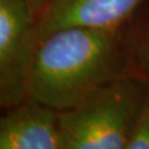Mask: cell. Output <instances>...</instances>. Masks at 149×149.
Instances as JSON below:
<instances>
[{
	"label": "cell",
	"instance_id": "1",
	"mask_svg": "<svg viewBox=\"0 0 149 149\" xmlns=\"http://www.w3.org/2000/svg\"><path fill=\"white\" fill-rule=\"evenodd\" d=\"M134 53L122 29L56 30L38 44L29 100L58 112L73 108L96 88L130 74Z\"/></svg>",
	"mask_w": 149,
	"mask_h": 149
},
{
	"label": "cell",
	"instance_id": "2",
	"mask_svg": "<svg viewBox=\"0 0 149 149\" xmlns=\"http://www.w3.org/2000/svg\"><path fill=\"white\" fill-rule=\"evenodd\" d=\"M149 102V87L127 74L59 112L61 149H126Z\"/></svg>",
	"mask_w": 149,
	"mask_h": 149
},
{
	"label": "cell",
	"instance_id": "3",
	"mask_svg": "<svg viewBox=\"0 0 149 149\" xmlns=\"http://www.w3.org/2000/svg\"><path fill=\"white\" fill-rule=\"evenodd\" d=\"M36 17L23 0H0V105L29 100V81L39 41Z\"/></svg>",
	"mask_w": 149,
	"mask_h": 149
},
{
	"label": "cell",
	"instance_id": "4",
	"mask_svg": "<svg viewBox=\"0 0 149 149\" xmlns=\"http://www.w3.org/2000/svg\"><path fill=\"white\" fill-rule=\"evenodd\" d=\"M144 0H51L36 19L38 41L64 28L120 29Z\"/></svg>",
	"mask_w": 149,
	"mask_h": 149
},
{
	"label": "cell",
	"instance_id": "5",
	"mask_svg": "<svg viewBox=\"0 0 149 149\" xmlns=\"http://www.w3.org/2000/svg\"><path fill=\"white\" fill-rule=\"evenodd\" d=\"M0 118V149H61L59 112L28 100Z\"/></svg>",
	"mask_w": 149,
	"mask_h": 149
},
{
	"label": "cell",
	"instance_id": "6",
	"mask_svg": "<svg viewBox=\"0 0 149 149\" xmlns=\"http://www.w3.org/2000/svg\"><path fill=\"white\" fill-rule=\"evenodd\" d=\"M126 149H149V102Z\"/></svg>",
	"mask_w": 149,
	"mask_h": 149
},
{
	"label": "cell",
	"instance_id": "7",
	"mask_svg": "<svg viewBox=\"0 0 149 149\" xmlns=\"http://www.w3.org/2000/svg\"><path fill=\"white\" fill-rule=\"evenodd\" d=\"M134 58L138 60V64L143 75H140L149 87V37L143 41L139 48H135Z\"/></svg>",
	"mask_w": 149,
	"mask_h": 149
},
{
	"label": "cell",
	"instance_id": "8",
	"mask_svg": "<svg viewBox=\"0 0 149 149\" xmlns=\"http://www.w3.org/2000/svg\"><path fill=\"white\" fill-rule=\"evenodd\" d=\"M23 1L27 3L28 7L30 8V10L32 11V13L34 15L36 19H37V17L40 15V12L47 7V5L51 0H23Z\"/></svg>",
	"mask_w": 149,
	"mask_h": 149
}]
</instances>
